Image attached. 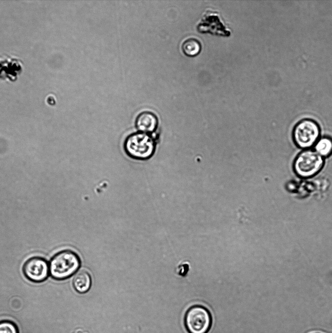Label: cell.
I'll use <instances>...</instances> for the list:
<instances>
[{
    "instance_id": "6da1fadb",
    "label": "cell",
    "mask_w": 332,
    "mask_h": 333,
    "mask_svg": "<svg viewBox=\"0 0 332 333\" xmlns=\"http://www.w3.org/2000/svg\"><path fill=\"white\" fill-rule=\"evenodd\" d=\"M80 266L81 260L76 253L69 250L62 251L52 258L50 274L55 280H64L76 273Z\"/></svg>"
},
{
    "instance_id": "7a4b0ae2",
    "label": "cell",
    "mask_w": 332,
    "mask_h": 333,
    "mask_svg": "<svg viewBox=\"0 0 332 333\" xmlns=\"http://www.w3.org/2000/svg\"><path fill=\"white\" fill-rule=\"evenodd\" d=\"M155 140L148 134L139 132L131 134L124 143L126 153L130 157L138 160L151 157L155 151Z\"/></svg>"
},
{
    "instance_id": "3957f363",
    "label": "cell",
    "mask_w": 332,
    "mask_h": 333,
    "mask_svg": "<svg viewBox=\"0 0 332 333\" xmlns=\"http://www.w3.org/2000/svg\"><path fill=\"white\" fill-rule=\"evenodd\" d=\"M184 323L188 333H208L212 326V317L205 306L194 305L186 311Z\"/></svg>"
},
{
    "instance_id": "277c9868",
    "label": "cell",
    "mask_w": 332,
    "mask_h": 333,
    "mask_svg": "<svg viewBox=\"0 0 332 333\" xmlns=\"http://www.w3.org/2000/svg\"><path fill=\"white\" fill-rule=\"evenodd\" d=\"M323 157L315 151L306 150L296 157L294 169L295 173L303 178L312 177L317 174L323 167Z\"/></svg>"
},
{
    "instance_id": "5b68a950",
    "label": "cell",
    "mask_w": 332,
    "mask_h": 333,
    "mask_svg": "<svg viewBox=\"0 0 332 333\" xmlns=\"http://www.w3.org/2000/svg\"><path fill=\"white\" fill-rule=\"evenodd\" d=\"M320 129L314 120L305 119L299 122L293 132L295 143L299 148L308 149L314 145L319 139Z\"/></svg>"
},
{
    "instance_id": "8992f818",
    "label": "cell",
    "mask_w": 332,
    "mask_h": 333,
    "mask_svg": "<svg viewBox=\"0 0 332 333\" xmlns=\"http://www.w3.org/2000/svg\"><path fill=\"white\" fill-rule=\"evenodd\" d=\"M22 271L25 276L34 282H41L50 274L49 265L47 261L41 257H33L24 264Z\"/></svg>"
},
{
    "instance_id": "52a82bcc",
    "label": "cell",
    "mask_w": 332,
    "mask_h": 333,
    "mask_svg": "<svg viewBox=\"0 0 332 333\" xmlns=\"http://www.w3.org/2000/svg\"><path fill=\"white\" fill-rule=\"evenodd\" d=\"M158 120L156 115L152 112L146 111L140 113L136 118L135 125L142 133L153 132L157 129Z\"/></svg>"
},
{
    "instance_id": "ba28073f",
    "label": "cell",
    "mask_w": 332,
    "mask_h": 333,
    "mask_svg": "<svg viewBox=\"0 0 332 333\" xmlns=\"http://www.w3.org/2000/svg\"><path fill=\"white\" fill-rule=\"evenodd\" d=\"M92 278L90 274L86 270H81L76 273L73 284L74 290L80 294L87 292L92 286Z\"/></svg>"
},
{
    "instance_id": "9c48e42d",
    "label": "cell",
    "mask_w": 332,
    "mask_h": 333,
    "mask_svg": "<svg viewBox=\"0 0 332 333\" xmlns=\"http://www.w3.org/2000/svg\"><path fill=\"white\" fill-rule=\"evenodd\" d=\"M182 48L186 56L192 57L198 55L200 53L202 46L197 39L189 38L183 42Z\"/></svg>"
},
{
    "instance_id": "30bf717a",
    "label": "cell",
    "mask_w": 332,
    "mask_h": 333,
    "mask_svg": "<svg viewBox=\"0 0 332 333\" xmlns=\"http://www.w3.org/2000/svg\"><path fill=\"white\" fill-rule=\"evenodd\" d=\"M315 151L321 157H327L332 153V140L327 137H322L315 144Z\"/></svg>"
},
{
    "instance_id": "8fae6325",
    "label": "cell",
    "mask_w": 332,
    "mask_h": 333,
    "mask_svg": "<svg viewBox=\"0 0 332 333\" xmlns=\"http://www.w3.org/2000/svg\"><path fill=\"white\" fill-rule=\"evenodd\" d=\"M0 333H18V331L13 322L4 320L0 322Z\"/></svg>"
},
{
    "instance_id": "7c38bea8",
    "label": "cell",
    "mask_w": 332,
    "mask_h": 333,
    "mask_svg": "<svg viewBox=\"0 0 332 333\" xmlns=\"http://www.w3.org/2000/svg\"><path fill=\"white\" fill-rule=\"evenodd\" d=\"M188 270V264L184 263L179 265L177 268L176 272L179 275L184 276L187 274Z\"/></svg>"
}]
</instances>
